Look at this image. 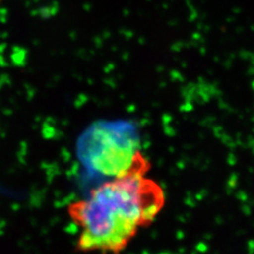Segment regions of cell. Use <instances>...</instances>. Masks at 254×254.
Masks as SVG:
<instances>
[{
    "label": "cell",
    "mask_w": 254,
    "mask_h": 254,
    "mask_svg": "<svg viewBox=\"0 0 254 254\" xmlns=\"http://www.w3.org/2000/svg\"><path fill=\"white\" fill-rule=\"evenodd\" d=\"M76 154L89 175L111 180L151 165L140 149L136 124L125 120L93 123L79 136Z\"/></svg>",
    "instance_id": "obj_2"
},
{
    "label": "cell",
    "mask_w": 254,
    "mask_h": 254,
    "mask_svg": "<svg viewBox=\"0 0 254 254\" xmlns=\"http://www.w3.org/2000/svg\"><path fill=\"white\" fill-rule=\"evenodd\" d=\"M146 171H134L107 180L83 200L68 207L79 228L77 249L82 252L117 251L136 228L154 218L163 202V192Z\"/></svg>",
    "instance_id": "obj_1"
}]
</instances>
